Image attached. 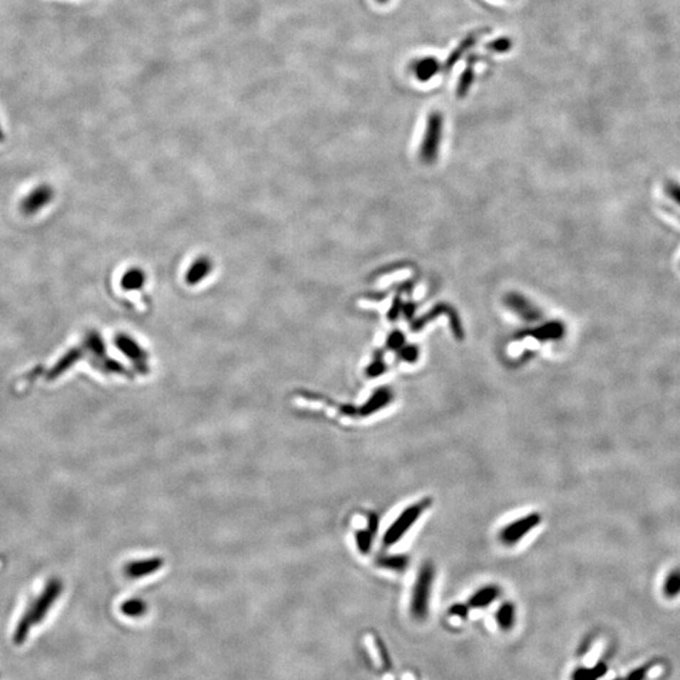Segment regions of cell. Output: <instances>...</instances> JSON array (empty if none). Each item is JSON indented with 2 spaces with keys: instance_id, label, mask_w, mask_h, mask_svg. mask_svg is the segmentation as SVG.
<instances>
[{
  "instance_id": "obj_29",
  "label": "cell",
  "mask_w": 680,
  "mask_h": 680,
  "mask_svg": "<svg viewBox=\"0 0 680 680\" xmlns=\"http://www.w3.org/2000/svg\"><path fill=\"white\" fill-rule=\"evenodd\" d=\"M384 368H386V366H384L383 361H382V359H378V361L373 363L371 368L368 369V372H369V376L376 377V376H379V374H382V373L384 372Z\"/></svg>"
},
{
  "instance_id": "obj_5",
  "label": "cell",
  "mask_w": 680,
  "mask_h": 680,
  "mask_svg": "<svg viewBox=\"0 0 680 680\" xmlns=\"http://www.w3.org/2000/svg\"><path fill=\"white\" fill-rule=\"evenodd\" d=\"M542 522L540 513H530L505 525L499 533V540L503 545L512 547L523 540L524 537L537 528Z\"/></svg>"
},
{
  "instance_id": "obj_13",
  "label": "cell",
  "mask_w": 680,
  "mask_h": 680,
  "mask_svg": "<svg viewBox=\"0 0 680 680\" xmlns=\"http://www.w3.org/2000/svg\"><path fill=\"white\" fill-rule=\"evenodd\" d=\"M565 333V326L560 321H551L548 324L542 325L537 329L525 331V335H532L538 340L560 339Z\"/></svg>"
},
{
  "instance_id": "obj_25",
  "label": "cell",
  "mask_w": 680,
  "mask_h": 680,
  "mask_svg": "<svg viewBox=\"0 0 680 680\" xmlns=\"http://www.w3.org/2000/svg\"><path fill=\"white\" fill-rule=\"evenodd\" d=\"M400 358L408 363H415L418 358V348L415 346H403L400 349Z\"/></svg>"
},
{
  "instance_id": "obj_26",
  "label": "cell",
  "mask_w": 680,
  "mask_h": 680,
  "mask_svg": "<svg viewBox=\"0 0 680 680\" xmlns=\"http://www.w3.org/2000/svg\"><path fill=\"white\" fill-rule=\"evenodd\" d=\"M405 335L402 334L398 330H396L392 334L389 335L387 344H388L389 349H392V351H400L401 348L405 346Z\"/></svg>"
},
{
  "instance_id": "obj_12",
  "label": "cell",
  "mask_w": 680,
  "mask_h": 680,
  "mask_svg": "<svg viewBox=\"0 0 680 680\" xmlns=\"http://www.w3.org/2000/svg\"><path fill=\"white\" fill-rule=\"evenodd\" d=\"M609 670V665L604 660L599 661L597 664L587 668V666H579L575 669L571 675V680H599Z\"/></svg>"
},
{
  "instance_id": "obj_27",
  "label": "cell",
  "mask_w": 680,
  "mask_h": 680,
  "mask_svg": "<svg viewBox=\"0 0 680 680\" xmlns=\"http://www.w3.org/2000/svg\"><path fill=\"white\" fill-rule=\"evenodd\" d=\"M470 607L468 606V604H455L448 609V615L455 616V617H459V619H468V615H469Z\"/></svg>"
},
{
  "instance_id": "obj_2",
  "label": "cell",
  "mask_w": 680,
  "mask_h": 680,
  "mask_svg": "<svg viewBox=\"0 0 680 680\" xmlns=\"http://www.w3.org/2000/svg\"><path fill=\"white\" fill-rule=\"evenodd\" d=\"M430 505H431L430 499H422L420 502L411 504L410 507L406 508L405 510L386 530L383 535L384 547L389 548V547H393L396 543H398L407 535V532L415 525L416 522L421 518L422 514L426 512Z\"/></svg>"
},
{
  "instance_id": "obj_7",
  "label": "cell",
  "mask_w": 680,
  "mask_h": 680,
  "mask_svg": "<svg viewBox=\"0 0 680 680\" xmlns=\"http://www.w3.org/2000/svg\"><path fill=\"white\" fill-rule=\"evenodd\" d=\"M53 192L52 189L47 185H42L32 190V193L28 195L27 198L23 200L22 210L26 215H36L39 210H42L44 205L49 203L52 200Z\"/></svg>"
},
{
  "instance_id": "obj_11",
  "label": "cell",
  "mask_w": 680,
  "mask_h": 680,
  "mask_svg": "<svg viewBox=\"0 0 680 680\" xmlns=\"http://www.w3.org/2000/svg\"><path fill=\"white\" fill-rule=\"evenodd\" d=\"M497 625L502 632H510L515 627L517 621V607L513 602L507 601L499 606L495 612Z\"/></svg>"
},
{
  "instance_id": "obj_17",
  "label": "cell",
  "mask_w": 680,
  "mask_h": 680,
  "mask_svg": "<svg viewBox=\"0 0 680 680\" xmlns=\"http://www.w3.org/2000/svg\"><path fill=\"white\" fill-rule=\"evenodd\" d=\"M475 57H470L468 60V66L465 68L463 75L460 76L459 83H458V96L464 98L465 95L469 91L470 87L474 82V76H475Z\"/></svg>"
},
{
  "instance_id": "obj_8",
  "label": "cell",
  "mask_w": 680,
  "mask_h": 680,
  "mask_svg": "<svg viewBox=\"0 0 680 680\" xmlns=\"http://www.w3.org/2000/svg\"><path fill=\"white\" fill-rule=\"evenodd\" d=\"M505 304L509 309H512L514 313L519 315L520 318L528 321H535L540 318V311L532 305L525 297H520L518 294H510L505 297Z\"/></svg>"
},
{
  "instance_id": "obj_30",
  "label": "cell",
  "mask_w": 680,
  "mask_h": 680,
  "mask_svg": "<svg viewBox=\"0 0 680 680\" xmlns=\"http://www.w3.org/2000/svg\"><path fill=\"white\" fill-rule=\"evenodd\" d=\"M376 1H377L378 4H381V6H384V4L389 3V0H376Z\"/></svg>"
},
{
  "instance_id": "obj_18",
  "label": "cell",
  "mask_w": 680,
  "mask_h": 680,
  "mask_svg": "<svg viewBox=\"0 0 680 680\" xmlns=\"http://www.w3.org/2000/svg\"><path fill=\"white\" fill-rule=\"evenodd\" d=\"M379 566L383 567L386 570H389V571H394V572H402V571H406V568L408 567V563H410V558L405 556V555H396V556H384L378 561Z\"/></svg>"
},
{
  "instance_id": "obj_31",
  "label": "cell",
  "mask_w": 680,
  "mask_h": 680,
  "mask_svg": "<svg viewBox=\"0 0 680 680\" xmlns=\"http://www.w3.org/2000/svg\"><path fill=\"white\" fill-rule=\"evenodd\" d=\"M4 140V134H3V130H1V126H0V141Z\"/></svg>"
},
{
  "instance_id": "obj_3",
  "label": "cell",
  "mask_w": 680,
  "mask_h": 680,
  "mask_svg": "<svg viewBox=\"0 0 680 680\" xmlns=\"http://www.w3.org/2000/svg\"><path fill=\"white\" fill-rule=\"evenodd\" d=\"M62 591H63V583L58 578H52L51 581H48L42 594L38 596V599H34V602L26 611V614L31 617L33 625H37L44 620L51 607L60 597Z\"/></svg>"
},
{
  "instance_id": "obj_21",
  "label": "cell",
  "mask_w": 680,
  "mask_h": 680,
  "mask_svg": "<svg viewBox=\"0 0 680 680\" xmlns=\"http://www.w3.org/2000/svg\"><path fill=\"white\" fill-rule=\"evenodd\" d=\"M33 627H34V625H33L31 617L24 612L22 619L19 620L18 625H16L14 637H13V640H14L16 645H23V644L26 642V640L28 639V635H29V632L32 630Z\"/></svg>"
},
{
  "instance_id": "obj_1",
  "label": "cell",
  "mask_w": 680,
  "mask_h": 680,
  "mask_svg": "<svg viewBox=\"0 0 680 680\" xmlns=\"http://www.w3.org/2000/svg\"><path fill=\"white\" fill-rule=\"evenodd\" d=\"M435 581V567L425 563L417 573L410 599V614L416 621L426 620L430 610L432 584Z\"/></svg>"
},
{
  "instance_id": "obj_28",
  "label": "cell",
  "mask_w": 680,
  "mask_h": 680,
  "mask_svg": "<svg viewBox=\"0 0 680 680\" xmlns=\"http://www.w3.org/2000/svg\"><path fill=\"white\" fill-rule=\"evenodd\" d=\"M141 275L138 272H131L125 276L124 284L128 287H135L136 285H140Z\"/></svg>"
},
{
  "instance_id": "obj_23",
  "label": "cell",
  "mask_w": 680,
  "mask_h": 680,
  "mask_svg": "<svg viewBox=\"0 0 680 680\" xmlns=\"http://www.w3.org/2000/svg\"><path fill=\"white\" fill-rule=\"evenodd\" d=\"M374 646L377 649L378 656L381 659L384 669L389 670L392 668V661L389 658L388 650L384 646V642L379 637H374Z\"/></svg>"
},
{
  "instance_id": "obj_15",
  "label": "cell",
  "mask_w": 680,
  "mask_h": 680,
  "mask_svg": "<svg viewBox=\"0 0 680 680\" xmlns=\"http://www.w3.org/2000/svg\"><path fill=\"white\" fill-rule=\"evenodd\" d=\"M81 351H78V349H72V351H68V353H67L66 356H62V359H60V361L57 362V364L49 371L48 374H47V379L53 381L56 378L60 377L67 369H70L78 359H81Z\"/></svg>"
},
{
  "instance_id": "obj_9",
  "label": "cell",
  "mask_w": 680,
  "mask_h": 680,
  "mask_svg": "<svg viewBox=\"0 0 680 680\" xmlns=\"http://www.w3.org/2000/svg\"><path fill=\"white\" fill-rule=\"evenodd\" d=\"M500 596V589L495 584H488L478 589L475 594H471L468 606L474 610H483L489 607L493 602H495Z\"/></svg>"
},
{
  "instance_id": "obj_19",
  "label": "cell",
  "mask_w": 680,
  "mask_h": 680,
  "mask_svg": "<svg viewBox=\"0 0 680 680\" xmlns=\"http://www.w3.org/2000/svg\"><path fill=\"white\" fill-rule=\"evenodd\" d=\"M377 528V518H376V517H372L371 522H369V528H368L367 530H362V532H359L358 535H356V540H358V547H359V550H361L363 553H367V552L371 550V545H372V542L373 540H374V535H376Z\"/></svg>"
},
{
  "instance_id": "obj_14",
  "label": "cell",
  "mask_w": 680,
  "mask_h": 680,
  "mask_svg": "<svg viewBox=\"0 0 680 680\" xmlns=\"http://www.w3.org/2000/svg\"><path fill=\"white\" fill-rule=\"evenodd\" d=\"M479 36H480V33H473V34H470V36L465 38L464 41H463L456 48L453 49V53L448 56V60L443 63V71L448 72V71L451 70L453 66H455V63L476 43Z\"/></svg>"
},
{
  "instance_id": "obj_6",
  "label": "cell",
  "mask_w": 680,
  "mask_h": 680,
  "mask_svg": "<svg viewBox=\"0 0 680 680\" xmlns=\"http://www.w3.org/2000/svg\"><path fill=\"white\" fill-rule=\"evenodd\" d=\"M443 65L436 57L427 56L416 60L412 63V73L416 77V80L420 82L431 81L433 77L443 72Z\"/></svg>"
},
{
  "instance_id": "obj_16",
  "label": "cell",
  "mask_w": 680,
  "mask_h": 680,
  "mask_svg": "<svg viewBox=\"0 0 680 680\" xmlns=\"http://www.w3.org/2000/svg\"><path fill=\"white\" fill-rule=\"evenodd\" d=\"M661 591L666 599H673L680 596V567L671 570L663 581Z\"/></svg>"
},
{
  "instance_id": "obj_22",
  "label": "cell",
  "mask_w": 680,
  "mask_h": 680,
  "mask_svg": "<svg viewBox=\"0 0 680 680\" xmlns=\"http://www.w3.org/2000/svg\"><path fill=\"white\" fill-rule=\"evenodd\" d=\"M653 666L654 661H649L646 664H642L637 669L632 670L625 676H617V678L610 680H646L650 670L653 669Z\"/></svg>"
},
{
  "instance_id": "obj_24",
  "label": "cell",
  "mask_w": 680,
  "mask_h": 680,
  "mask_svg": "<svg viewBox=\"0 0 680 680\" xmlns=\"http://www.w3.org/2000/svg\"><path fill=\"white\" fill-rule=\"evenodd\" d=\"M512 41L509 38H498L495 41H493L490 43L486 46V48L491 51V52H497V53H504V52H508L509 49L512 48Z\"/></svg>"
},
{
  "instance_id": "obj_20",
  "label": "cell",
  "mask_w": 680,
  "mask_h": 680,
  "mask_svg": "<svg viewBox=\"0 0 680 680\" xmlns=\"http://www.w3.org/2000/svg\"><path fill=\"white\" fill-rule=\"evenodd\" d=\"M146 609L148 607H146L145 602L139 599H126L120 607V610L125 616L133 617V619L145 615Z\"/></svg>"
},
{
  "instance_id": "obj_10",
  "label": "cell",
  "mask_w": 680,
  "mask_h": 680,
  "mask_svg": "<svg viewBox=\"0 0 680 680\" xmlns=\"http://www.w3.org/2000/svg\"><path fill=\"white\" fill-rule=\"evenodd\" d=\"M392 398H393V393H392L391 389L386 388V387L377 389L363 407L362 415H373L374 412L382 410L392 402Z\"/></svg>"
},
{
  "instance_id": "obj_4",
  "label": "cell",
  "mask_w": 680,
  "mask_h": 680,
  "mask_svg": "<svg viewBox=\"0 0 680 680\" xmlns=\"http://www.w3.org/2000/svg\"><path fill=\"white\" fill-rule=\"evenodd\" d=\"M443 119L441 113L438 111L430 113L427 119L425 136L422 140L421 150H420L421 160L426 164H431L438 158V146L443 136Z\"/></svg>"
}]
</instances>
